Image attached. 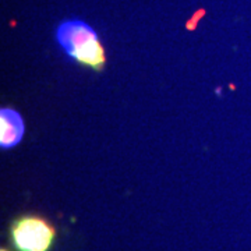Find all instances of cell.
I'll return each mask as SVG.
<instances>
[{
  "mask_svg": "<svg viewBox=\"0 0 251 251\" xmlns=\"http://www.w3.org/2000/svg\"><path fill=\"white\" fill-rule=\"evenodd\" d=\"M56 41L72 60L102 72L106 66V53L98 34L90 24L81 20H64L56 29Z\"/></svg>",
  "mask_w": 251,
  "mask_h": 251,
  "instance_id": "6da1fadb",
  "label": "cell"
},
{
  "mask_svg": "<svg viewBox=\"0 0 251 251\" xmlns=\"http://www.w3.org/2000/svg\"><path fill=\"white\" fill-rule=\"evenodd\" d=\"M10 237L17 251H50L56 227L44 216L24 215L13 222Z\"/></svg>",
  "mask_w": 251,
  "mask_h": 251,
  "instance_id": "7a4b0ae2",
  "label": "cell"
},
{
  "mask_svg": "<svg viewBox=\"0 0 251 251\" xmlns=\"http://www.w3.org/2000/svg\"><path fill=\"white\" fill-rule=\"evenodd\" d=\"M25 126L17 110L1 108L0 110V147L9 150L16 147L24 137Z\"/></svg>",
  "mask_w": 251,
  "mask_h": 251,
  "instance_id": "3957f363",
  "label": "cell"
},
{
  "mask_svg": "<svg viewBox=\"0 0 251 251\" xmlns=\"http://www.w3.org/2000/svg\"><path fill=\"white\" fill-rule=\"evenodd\" d=\"M0 251H9V250H4V249H1V250H0Z\"/></svg>",
  "mask_w": 251,
  "mask_h": 251,
  "instance_id": "277c9868",
  "label": "cell"
}]
</instances>
